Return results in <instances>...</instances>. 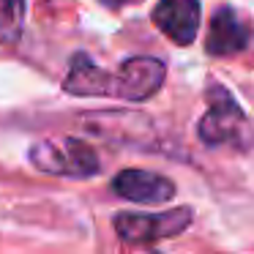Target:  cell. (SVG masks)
Returning a JSON list of instances; mask_svg holds the SVG:
<instances>
[{
    "label": "cell",
    "mask_w": 254,
    "mask_h": 254,
    "mask_svg": "<svg viewBox=\"0 0 254 254\" xmlns=\"http://www.w3.org/2000/svg\"><path fill=\"white\" fill-rule=\"evenodd\" d=\"M28 0H0V44H17L25 28Z\"/></svg>",
    "instance_id": "8"
},
{
    "label": "cell",
    "mask_w": 254,
    "mask_h": 254,
    "mask_svg": "<svg viewBox=\"0 0 254 254\" xmlns=\"http://www.w3.org/2000/svg\"><path fill=\"white\" fill-rule=\"evenodd\" d=\"M107 8H126V6H134V3H139V0H101Z\"/></svg>",
    "instance_id": "9"
},
{
    "label": "cell",
    "mask_w": 254,
    "mask_h": 254,
    "mask_svg": "<svg viewBox=\"0 0 254 254\" xmlns=\"http://www.w3.org/2000/svg\"><path fill=\"white\" fill-rule=\"evenodd\" d=\"M112 191L128 202L161 205L175 197V183L150 170H123L112 178Z\"/></svg>",
    "instance_id": "7"
},
{
    "label": "cell",
    "mask_w": 254,
    "mask_h": 254,
    "mask_svg": "<svg viewBox=\"0 0 254 254\" xmlns=\"http://www.w3.org/2000/svg\"><path fill=\"white\" fill-rule=\"evenodd\" d=\"M249 44H252V28H249L246 19L232 6L216 8L210 28H208V41H205L208 55L232 58V55H241Z\"/></svg>",
    "instance_id": "6"
},
{
    "label": "cell",
    "mask_w": 254,
    "mask_h": 254,
    "mask_svg": "<svg viewBox=\"0 0 254 254\" xmlns=\"http://www.w3.org/2000/svg\"><path fill=\"white\" fill-rule=\"evenodd\" d=\"M167 66L159 58H128L123 61V66L115 74L107 71L104 77V96L123 101H148L150 96H156L164 85Z\"/></svg>",
    "instance_id": "3"
},
{
    "label": "cell",
    "mask_w": 254,
    "mask_h": 254,
    "mask_svg": "<svg viewBox=\"0 0 254 254\" xmlns=\"http://www.w3.org/2000/svg\"><path fill=\"white\" fill-rule=\"evenodd\" d=\"M30 164L41 172L61 178H90L99 172V156L88 142L74 137L41 139L28 153Z\"/></svg>",
    "instance_id": "2"
},
{
    "label": "cell",
    "mask_w": 254,
    "mask_h": 254,
    "mask_svg": "<svg viewBox=\"0 0 254 254\" xmlns=\"http://www.w3.org/2000/svg\"><path fill=\"white\" fill-rule=\"evenodd\" d=\"M199 19H202L199 0H159L153 8V25L178 47H189L197 39Z\"/></svg>",
    "instance_id": "5"
},
{
    "label": "cell",
    "mask_w": 254,
    "mask_h": 254,
    "mask_svg": "<svg viewBox=\"0 0 254 254\" xmlns=\"http://www.w3.org/2000/svg\"><path fill=\"white\" fill-rule=\"evenodd\" d=\"M191 221H194V210L186 208V205L164 210V213H118L115 232L126 243H156L186 232V227Z\"/></svg>",
    "instance_id": "4"
},
{
    "label": "cell",
    "mask_w": 254,
    "mask_h": 254,
    "mask_svg": "<svg viewBox=\"0 0 254 254\" xmlns=\"http://www.w3.org/2000/svg\"><path fill=\"white\" fill-rule=\"evenodd\" d=\"M197 134L205 145H235L241 150L252 148L254 142L246 112L221 82L208 85V112L199 121Z\"/></svg>",
    "instance_id": "1"
}]
</instances>
